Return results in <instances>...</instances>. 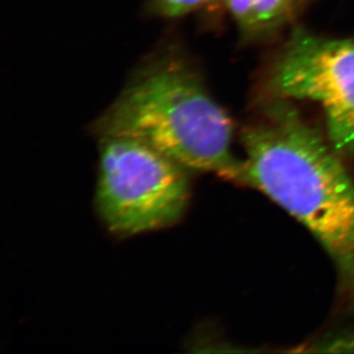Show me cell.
<instances>
[{"label":"cell","instance_id":"cell-1","mask_svg":"<svg viewBox=\"0 0 354 354\" xmlns=\"http://www.w3.org/2000/svg\"><path fill=\"white\" fill-rule=\"evenodd\" d=\"M239 184L257 188L301 221L354 284V180L288 99H274L241 133Z\"/></svg>","mask_w":354,"mask_h":354},{"label":"cell","instance_id":"cell-2","mask_svg":"<svg viewBox=\"0 0 354 354\" xmlns=\"http://www.w3.org/2000/svg\"><path fill=\"white\" fill-rule=\"evenodd\" d=\"M92 131L97 138L141 141L189 171L240 180L242 160L232 149V118L180 57L164 55L146 64Z\"/></svg>","mask_w":354,"mask_h":354},{"label":"cell","instance_id":"cell-3","mask_svg":"<svg viewBox=\"0 0 354 354\" xmlns=\"http://www.w3.org/2000/svg\"><path fill=\"white\" fill-rule=\"evenodd\" d=\"M97 214L113 234L131 236L177 224L191 196L189 170L131 138H99Z\"/></svg>","mask_w":354,"mask_h":354},{"label":"cell","instance_id":"cell-4","mask_svg":"<svg viewBox=\"0 0 354 354\" xmlns=\"http://www.w3.org/2000/svg\"><path fill=\"white\" fill-rule=\"evenodd\" d=\"M268 90L273 99L319 104L331 146L354 158V38L295 30L270 71Z\"/></svg>","mask_w":354,"mask_h":354},{"label":"cell","instance_id":"cell-5","mask_svg":"<svg viewBox=\"0 0 354 354\" xmlns=\"http://www.w3.org/2000/svg\"><path fill=\"white\" fill-rule=\"evenodd\" d=\"M308 0H223V7L248 40L268 38L301 13Z\"/></svg>","mask_w":354,"mask_h":354},{"label":"cell","instance_id":"cell-6","mask_svg":"<svg viewBox=\"0 0 354 354\" xmlns=\"http://www.w3.org/2000/svg\"><path fill=\"white\" fill-rule=\"evenodd\" d=\"M223 6V0H148V10L163 19H178L214 7Z\"/></svg>","mask_w":354,"mask_h":354}]
</instances>
